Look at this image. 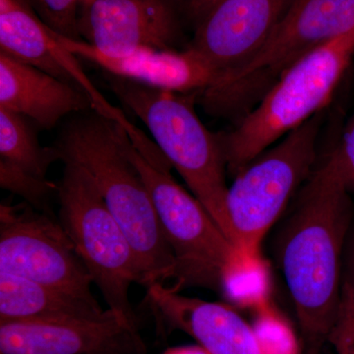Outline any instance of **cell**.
Masks as SVG:
<instances>
[{"label": "cell", "instance_id": "1", "mask_svg": "<svg viewBox=\"0 0 354 354\" xmlns=\"http://www.w3.org/2000/svg\"><path fill=\"white\" fill-rule=\"evenodd\" d=\"M349 192L332 152L307 179L277 242L306 354H320L339 313L342 249L353 218Z\"/></svg>", "mask_w": 354, "mask_h": 354}, {"label": "cell", "instance_id": "2", "mask_svg": "<svg viewBox=\"0 0 354 354\" xmlns=\"http://www.w3.org/2000/svg\"><path fill=\"white\" fill-rule=\"evenodd\" d=\"M127 132L92 113L71 121L57 146L60 160L78 165L127 234L146 288L176 278V261L160 227L150 193L125 148Z\"/></svg>", "mask_w": 354, "mask_h": 354}, {"label": "cell", "instance_id": "3", "mask_svg": "<svg viewBox=\"0 0 354 354\" xmlns=\"http://www.w3.org/2000/svg\"><path fill=\"white\" fill-rule=\"evenodd\" d=\"M104 78L111 92L148 128L169 164L235 245L220 134L209 131L200 120L194 108L198 93L158 90L106 72Z\"/></svg>", "mask_w": 354, "mask_h": 354}, {"label": "cell", "instance_id": "4", "mask_svg": "<svg viewBox=\"0 0 354 354\" xmlns=\"http://www.w3.org/2000/svg\"><path fill=\"white\" fill-rule=\"evenodd\" d=\"M125 148L150 193L165 239L176 261V286L221 290V274L239 248L227 239L206 208L184 189L162 151L140 128L125 130Z\"/></svg>", "mask_w": 354, "mask_h": 354}, {"label": "cell", "instance_id": "5", "mask_svg": "<svg viewBox=\"0 0 354 354\" xmlns=\"http://www.w3.org/2000/svg\"><path fill=\"white\" fill-rule=\"evenodd\" d=\"M353 53L354 29L286 70L232 131L220 134L228 171L236 174L279 139L322 113Z\"/></svg>", "mask_w": 354, "mask_h": 354}, {"label": "cell", "instance_id": "6", "mask_svg": "<svg viewBox=\"0 0 354 354\" xmlns=\"http://www.w3.org/2000/svg\"><path fill=\"white\" fill-rule=\"evenodd\" d=\"M353 29L354 0H292L264 46L198 101L213 115L242 118L298 60Z\"/></svg>", "mask_w": 354, "mask_h": 354}, {"label": "cell", "instance_id": "7", "mask_svg": "<svg viewBox=\"0 0 354 354\" xmlns=\"http://www.w3.org/2000/svg\"><path fill=\"white\" fill-rule=\"evenodd\" d=\"M57 194L60 225L109 308L137 327L129 290L143 285V274L127 234L78 165L65 162Z\"/></svg>", "mask_w": 354, "mask_h": 354}, {"label": "cell", "instance_id": "8", "mask_svg": "<svg viewBox=\"0 0 354 354\" xmlns=\"http://www.w3.org/2000/svg\"><path fill=\"white\" fill-rule=\"evenodd\" d=\"M322 113L281 138L235 174L227 207L239 250L261 253L266 235L311 176Z\"/></svg>", "mask_w": 354, "mask_h": 354}, {"label": "cell", "instance_id": "9", "mask_svg": "<svg viewBox=\"0 0 354 354\" xmlns=\"http://www.w3.org/2000/svg\"><path fill=\"white\" fill-rule=\"evenodd\" d=\"M0 272L95 299L92 277L64 228L29 204L0 206Z\"/></svg>", "mask_w": 354, "mask_h": 354}, {"label": "cell", "instance_id": "10", "mask_svg": "<svg viewBox=\"0 0 354 354\" xmlns=\"http://www.w3.org/2000/svg\"><path fill=\"white\" fill-rule=\"evenodd\" d=\"M0 354H146L138 327L108 308L94 319L0 322Z\"/></svg>", "mask_w": 354, "mask_h": 354}, {"label": "cell", "instance_id": "11", "mask_svg": "<svg viewBox=\"0 0 354 354\" xmlns=\"http://www.w3.org/2000/svg\"><path fill=\"white\" fill-rule=\"evenodd\" d=\"M180 0H94L80 6L81 39L108 53L176 50Z\"/></svg>", "mask_w": 354, "mask_h": 354}, {"label": "cell", "instance_id": "12", "mask_svg": "<svg viewBox=\"0 0 354 354\" xmlns=\"http://www.w3.org/2000/svg\"><path fill=\"white\" fill-rule=\"evenodd\" d=\"M0 53L82 90L92 109L122 125L128 118L101 94L77 59L39 17L32 0H0Z\"/></svg>", "mask_w": 354, "mask_h": 354}, {"label": "cell", "instance_id": "13", "mask_svg": "<svg viewBox=\"0 0 354 354\" xmlns=\"http://www.w3.org/2000/svg\"><path fill=\"white\" fill-rule=\"evenodd\" d=\"M292 0H220L195 26L189 48L218 78L245 64L264 46Z\"/></svg>", "mask_w": 354, "mask_h": 354}, {"label": "cell", "instance_id": "14", "mask_svg": "<svg viewBox=\"0 0 354 354\" xmlns=\"http://www.w3.org/2000/svg\"><path fill=\"white\" fill-rule=\"evenodd\" d=\"M57 35L62 46L77 57L97 65L111 75L148 87L179 94H199L218 79L215 68L191 48L183 51L143 48L108 53L83 39Z\"/></svg>", "mask_w": 354, "mask_h": 354}, {"label": "cell", "instance_id": "15", "mask_svg": "<svg viewBox=\"0 0 354 354\" xmlns=\"http://www.w3.org/2000/svg\"><path fill=\"white\" fill-rule=\"evenodd\" d=\"M147 291L155 313L209 354H261L252 324L232 305L186 297L164 283L149 286Z\"/></svg>", "mask_w": 354, "mask_h": 354}, {"label": "cell", "instance_id": "16", "mask_svg": "<svg viewBox=\"0 0 354 354\" xmlns=\"http://www.w3.org/2000/svg\"><path fill=\"white\" fill-rule=\"evenodd\" d=\"M0 108L51 129L64 116L92 109L80 88L0 53Z\"/></svg>", "mask_w": 354, "mask_h": 354}, {"label": "cell", "instance_id": "17", "mask_svg": "<svg viewBox=\"0 0 354 354\" xmlns=\"http://www.w3.org/2000/svg\"><path fill=\"white\" fill-rule=\"evenodd\" d=\"M108 309L97 299L0 272V322L100 318Z\"/></svg>", "mask_w": 354, "mask_h": 354}, {"label": "cell", "instance_id": "18", "mask_svg": "<svg viewBox=\"0 0 354 354\" xmlns=\"http://www.w3.org/2000/svg\"><path fill=\"white\" fill-rule=\"evenodd\" d=\"M37 128L29 118L0 108V160L46 179L48 169L60 156L55 147L41 145Z\"/></svg>", "mask_w": 354, "mask_h": 354}, {"label": "cell", "instance_id": "19", "mask_svg": "<svg viewBox=\"0 0 354 354\" xmlns=\"http://www.w3.org/2000/svg\"><path fill=\"white\" fill-rule=\"evenodd\" d=\"M220 291L228 304L252 312L272 300L271 271L262 254L239 249L221 274Z\"/></svg>", "mask_w": 354, "mask_h": 354}, {"label": "cell", "instance_id": "20", "mask_svg": "<svg viewBox=\"0 0 354 354\" xmlns=\"http://www.w3.org/2000/svg\"><path fill=\"white\" fill-rule=\"evenodd\" d=\"M252 324L261 354H301L292 324L272 300L254 310Z\"/></svg>", "mask_w": 354, "mask_h": 354}, {"label": "cell", "instance_id": "21", "mask_svg": "<svg viewBox=\"0 0 354 354\" xmlns=\"http://www.w3.org/2000/svg\"><path fill=\"white\" fill-rule=\"evenodd\" d=\"M0 185L39 209H46L48 198L58 190L48 179L39 178L3 160H0Z\"/></svg>", "mask_w": 354, "mask_h": 354}, {"label": "cell", "instance_id": "22", "mask_svg": "<svg viewBox=\"0 0 354 354\" xmlns=\"http://www.w3.org/2000/svg\"><path fill=\"white\" fill-rule=\"evenodd\" d=\"M39 17L65 38L81 39L78 31L81 0H32Z\"/></svg>", "mask_w": 354, "mask_h": 354}, {"label": "cell", "instance_id": "23", "mask_svg": "<svg viewBox=\"0 0 354 354\" xmlns=\"http://www.w3.org/2000/svg\"><path fill=\"white\" fill-rule=\"evenodd\" d=\"M335 354H354V295L348 281L342 285V301L329 341Z\"/></svg>", "mask_w": 354, "mask_h": 354}, {"label": "cell", "instance_id": "24", "mask_svg": "<svg viewBox=\"0 0 354 354\" xmlns=\"http://www.w3.org/2000/svg\"><path fill=\"white\" fill-rule=\"evenodd\" d=\"M333 153L349 189L354 190V118L344 130L341 143Z\"/></svg>", "mask_w": 354, "mask_h": 354}, {"label": "cell", "instance_id": "25", "mask_svg": "<svg viewBox=\"0 0 354 354\" xmlns=\"http://www.w3.org/2000/svg\"><path fill=\"white\" fill-rule=\"evenodd\" d=\"M218 1L220 0H180L181 10L196 26Z\"/></svg>", "mask_w": 354, "mask_h": 354}, {"label": "cell", "instance_id": "26", "mask_svg": "<svg viewBox=\"0 0 354 354\" xmlns=\"http://www.w3.org/2000/svg\"><path fill=\"white\" fill-rule=\"evenodd\" d=\"M165 354H209L206 349L198 346H181V348H176L169 349Z\"/></svg>", "mask_w": 354, "mask_h": 354}, {"label": "cell", "instance_id": "27", "mask_svg": "<svg viewBox=\"0 0 354 354\" xmlns=\"http://www.w3.org/2000/svg\"><path fill=\"white\" fill-rule=\"evenodd\" d=\"M346 281H348L349 285L351 286V290L353 291L354 295V243L353 247V251H351V267H349V274L346 277Z\"/></svg>", "mask_w": 354, "mask_h": 354}, {"label": "cell", "instance_id": "28", "mask_svg": "<svg viewBox=\"0 0 354 354\" xmlns=\"http://www.w3.org/2000/svg\"><path fill=\"white\" fill-rule=\"evenodd\" d=\"M92 1H94V0H81V6H86V4L91 3Z\"/></svg>", "mask_w": 354, "mask_h": 354}]
</instances>
